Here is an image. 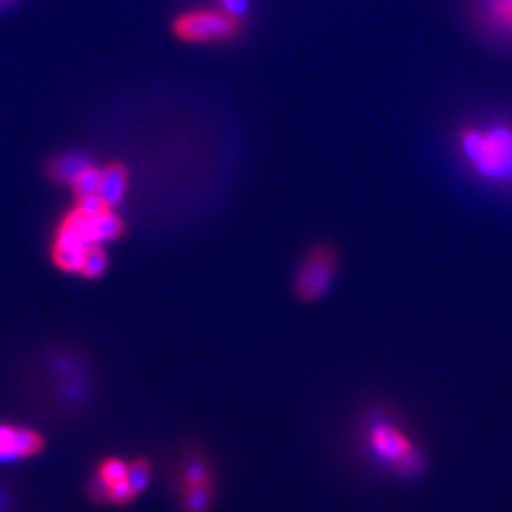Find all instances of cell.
Segmentation results:
<instances>
[{
  "label": "cell",
  "mask_w": 512,
  "mask_h": 512,
  "mask_svg": "<svg viewBox=\"0 0 512 512\" xmlns=\"http://www.w3.org/2000/svg\"><path fill=\"white\" fill-rule=\"evenodd\" d=\"M128 169L122 164H109L103 169L99 196L107 207L114 209L120 205L128 192Z\"/></svg>",
  "instance_id": "cell-7"
},
{
  "label": "cell",
  "mask_w": 512,
  "mask_h": 512,
  "mask_svg": "<svg viewBox=\"0 0 512 512\" xmlns=\"http://www.w3.org/2000/svg\"><path fill=\"white\" fill-rule=\"evenodd\" d=\"M220 10L230 14L232 18L241 19L249 12V0H219Z\"/></svg>",
  "instance_id": "cell-14"
},
{
  "label": "cell",
  "mask_w": 512,
  "mask_h": 512,
  "mask_svg": "<svg viewBox=\"0 0 512 512\" xmlns=\"http://www.w3.org/2000/svg\"><path fill=\"white\" fill-rule=\"evenodd\" d=\"M338 272V253L330 245H317L304 256L296 275V294L304 302H315L329 293Z\"/></svg>",
  "instance_id": "cell-4"
},
{
  "label": "cell",
  "mask_w": 512,
  "mask_h": 512,
  "mask_svg": "<svg viewBox=\"0 0 512 512\" xmlns=\"http://www.w3.org/2000/svg\"><path fill=\"white\" fill-rule=\"evenodd\" d=\"M90 165V160L78 152H67L61 154L52 160V164L48 167V173L52 175L57 183L69 184L73 186L74 181L78 179V175Z\"/></svg>",
  "instance_id": "cell-8"
},
{
  "label": "cell",
  "mask_w": 512,
  "mask_h": 512,
  "mask_svg": "<svg viewBox=\"0 0 512 512\" xmlns=\"http://www.w3.org/2000/svg\"><path fill=\"white\" fill-rule=\"evenodd\" d=\"M101 175H103V169H99V167H95V165L92 164L88 165V167L78 175V179L74 181L73 188L76 198L99 194Z\"/></svg>",
  "instance_id": "cell-9"
},
{
  "label": "cell",
  "mask_w": 512,
  "mask_h": 512,
  "mask_svg": "<svg viewBox=\"0 0 512 512\" xmlns=\"http://www.w3.org/2000/svg\"><path fill=\"white\" fill-rule=\"evenodd\" d=\"M183 505L186 512H207L211 505L209 486H186Z\"/></svg>",
  "instance_id": "cell-11"
},
{
  "label": "cell",
  "mask_w": 512,
  "mask_h": 512,
  "mask_svg": "<svg viewBox=\"0 0 512 512\" xmlns=\"http://www.w3.org/2000/svg\"><path fill=\"white\" fill-rule=\"evenodd\" d=\"M473 18L484 35L512 42V0H475Z\"/></svg>",
  "instance_id": "cell-6"
},
{
  "label": "cell",
  "mask_w": 512,
  "mask_h": 512,
  "mask_svg": "<svg viewBox=\"0 0 512 512\" xmlns=\"http://www.w3.org/2000/svg\"><path fill=\"white\" fill-rule=\"evenodd\" d=\"M209 482V471L200 461H192L184 469V484L186 486H205Z\"/></svg>",
  "instance_id": "cell-13"
},
{
  "label": "cell",
  "mask_w": 512,
  "mask_h": 512,
  "mask_svg": "<svg viewBox=\"0 0 512 512\" xmlns=\"http://www.w3.org/2000/svg\"><path fill=\"white\" fill-rule=\"evenodd\" d=\"M239 23V19L232 18L220 8H200L184 12L175 19L173 31L184 42H222L238 35Z\"/></svg>",
  "instance_id": "cell-3"
},
{
  "label": "cell",
  "mask_w": 512,
  "mask_h": 512,
  "mask_svg": "<svg viewBox=\"0 0 512 512\" xmlns=\"http://www.w3.org/2000/svg\"><path fill=\"white\" fill-rule=\"evenodd\" d=\"M366 446L376 463L399 476L418 475L423 465L420 448L391 418H374L366 427Z\"/></svg>",
  "instance_id": "cell-2"
},
{
  "label": "cell",
  "mask_w": 512,
  "mask_h": 512,
  "mask_svg": "<svg viewBox=\"0 0 512 512\" xmlns=\"http://www.w3.org/2000/svg\"><path fill=\"white\" fill-rule=\"evenodd\" d=\"M128 482L135 495L143 494L150 482V465L145 459H135L129 463Z\"/></svg>",
  "instance_id": "cell-12"
},
{
  "label": "cell",
  "mask_w": 512,
  "mask_h": 512,
  "mask_svg": "<svg viewBox=\"0 0 512 512\" xmlns=\"http://www.w3.org/2000/svg\"><path fill=\"white\" fill-rule=\"evenodd\" d=\"M44 448V439L37 431L0 423V463H16L38 456Z\"/></svg>",
  "instance_id": "cell-5"
},
{
  "label": "cell",
  "mask_w": 512,
  "mask_h": 512,
  "mask_svg": "<svg viewBox=\"0 0 512 512\" xmlns=\"http://www.w3.org/2000/svg\"><path fill=\"white\" fill-rule=\"evenodd\" d=\"M456 154L467 173L486 186L512 192V120L484 118L456 133Z\"/></svg>",
  "instance_id": "cell-1"
},
{
  "label": "cell",
  "mask_w": 512,
  "mask_h": 512,
  "mask_svg": "<svg viewBox=\"0 0 512 512\" xmlns=\"http://www.w3.org/2000/svg\"><path fill=\"white\" fill-rule=\"evenodd\" d=\"M107 264H109V260H107V253H105L103 245L92 247V249L88 251L86 258H84V262H82L80 275H82V277H88V279H99L101 275L105 274Z\"/></svg>",
  "instance_id": "cell-10"
}]
</instances>
